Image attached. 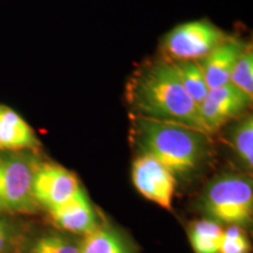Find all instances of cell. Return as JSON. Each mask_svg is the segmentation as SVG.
<instances>
[{
	"instance_id": "6da1fadb",
	"label": "cell",
	"mask_w": 253,
	"mask_h": 253,
	"mask_svg": "<svg viewBox=\"0 0 253 253\" xmlns=\"http://www.w3.org/2000/svg\"><path fill=\"white\" fill-rule=\"evenodd\" d=\"M126 101L132 116L182 123L205 131L199 107L185 91L175 63L168 59L147 63L132 74L126 84Z\"/></svg>"
},
{
	"instance_id": "7a4b0ae2",
	"label": "cell",
	"mask_w": 253,
	"mask_h": 253,
	"mask_svg": "<svg viewBox=\"0 0 253 253\" xmlns=\"http://www.w3.org/2000/svg\"><path fill=\"white\" fill-rule=\"evenodd\" d=\"M211 135L170 121L132 116L130 140L138 155L155 158L175 177L188 176L202 166L211 149Z\"/></svg>"
},
{
	"instance_id": "3957f363",
	"label": "cell",
	"mask_w": 253,
	"mask_h": 253,
	"mask_svg": "<svg viewBox=\"0 0 253 253\" xmlns=\"http://www.w3.org/2000/svg\"><path fill=\"white\" fill-rule=\"evenodd\" d=\"M199 205L205 218L220 225H249L253 213L252 179L238 173H221L204 189Z\"/></svg>"
},
{
	"instance_id": "277c9868",
	"label": "cell",
	"mask_w": 253,
	"mask_h": 253,
	"mask_svg": "<svg viewBox=\"0 0 253 253\" xmlns=\"http://www.w3.org/2000/svg\"><path fill=\"white\" fill-rule=\"evenodd\" d=\"M38 166L31 151L0 154V213H31L37 210L32 186Z\"/></svg>"
},
{
	"instance_id": "5b68a950",
	"label": "cell",
	"mask_w": 253,
	"mask_h": 253,
	"mask_svg": "<svg viewBox=\"0 0 253 253\" xmlns=\"http://www.w3.org/2000/svg\"><path fill=\"white\" fill-rule=\"evenodd\" d=\"M225 38L224 32L208 19L186 21L173 27L164 38L166 59L172 62L199 61Z\"/></svg>"
},
{
	"instance_id": "8992f818",
	"label": "cell",
	"mask_w": 253,
	"mask_h": 253,
	"mask_svg": "<svg viewBox=\"0 0 253 253\" xmlns=\"http://www.w3.org/2000/svg\"><path fill=\"white\" fill-rule=\"evenodd\" d=\"M131 179L144 198L171 210L177 182L175 175L162 163L147 155H138L132 162Z\"/></svg>"
},
{
	"instance_id": "52a82bcc",
	"label": "cell",
	"mask_w": 253,
	"mask_h": 253,
	"mask_svg": "<svg viewBox=\"0 0 253 253\" xmlns=\"http://www.w3.org/2000/svg\"><path fill=\"white\" fill-rule=\"evenodd\" d=\"M252 100L232 84L210 89L199 106L204 130L211 135L232 120L242 118L251 107Z\"/></svg>"
},
{
	"instance_id": "ba28073f",
	"label": "cell",
	"mask_w": 253,
	"mask_h": 253,
	"mask_svg": "<svg viewBox=\"0 0 253 253\" xmlns=\"http://www.w3.org/2000/svg\"><path fill=\"white\" fill-rule=\"evenodd\" d=\"M81 189L77 176L61 166L39 164L34 172V201L48 211L68 202Z\"/></svg>"
},
{
	"instance_id": "9c48e42d",
	"label": "cell",
	"mask_w": 253,
	"mask_h": 253,
	"mask_svg": "<svg viewBox=\"0 0 253 253\" xmlns=\"http://www.w3.org/2000/svg\"><path fill=\"white\" fill-rule=\"evenodd\" d=\"M48 212L59 230L75 236H86L100 225L96 211L84 189Z\"/></svg>"
},
{
	"instance_id": "30bf717a",
	"label": "cell",
	"mask_w": 253,
	"mask_h": 253,
	"mask_svg": "<svg viewBox=\"0 0 253 253\" xmlns=\"http://www.w3.org/2000/svg\"><path fill=\"white\" fill-rule=\"evenodd\" d=\"M245 46L240 40L226 37L205 58L199 60L209 89L230 84L231 74Z\"/></svg>"
},
{
	"instance_id": "8fae6325",
	"label": "cell",
	"mask_w": 253,
	"mask_h": 253,
	"mask_svg": "<svg viewBox=\"0 0 253 253\" xmlns=\"http://www.w3.org/2000/svg\"><path fill=\"white\" fill-rule=\"evenodd\" d=\"M39 144L26 121L8 107L0 106V149L20 151L33 149Z\"/></svg>"
},
{
	"instance_id": "7c38bea8",
	"label": "cell",
	"mask_w": 253,
	"mask_h": 253,
	"mask_svg": "<svg viewBox=\"0 0 253 253\" xmlns=\"http://www.w3.org/2000/svg\"><path fill=\"white\" fill-rule=\"evenodd\" d=\"M81 239L65 231H46L25 239L20 253H80Z\"/></svg>"
},
{
	"instance_id": "4fadbf2b",
	"label": "cell",
	"mask_w": 253,
	"mask_h": 253,
	"mask_svg": "<svg viewBox=\"0 0 253 253\" xmlns=\"http://www.w3.org/2000/svg\"><path fill=\"white\" fill-rule=\"evenodd\" d=\"M80 253H134L118 230L112 226L100 225L81 239Z\"/></svg>"
},
{
	"instance_id": "5bb4252c",
	"label": "cell",
	"mask_w": 253,
	"mask_h": 253,
	"mask_svg": "<svg viewBox=\"0 0 253 253\" xmlns=\"http://www.w3.org/2000/svg\"><path fill=\"white\" fill-rule=\"evenodd\" d=\"M223 226L217 221L203 218L191 223L189 239L195 253H219Z\"/></svg>"
},
{
	"instance_id": "9a60e30c",
	"label": "cell",
	"mask_w": 253,
	"mask_h": 253,
	"mask_svg": "<svg viewBox=\"0 0 253 253\" xmlns=\"http://www.w3.org/2000/svg\"><path fill=\"white\" fill-rule=\"evenodd\" d=\"M230 143L242 166L246 170L253 168V118L245 114L230 131Z\"/></svg>"
},
{
	"instance_id": "2e32d148",
	"label": "cell",
	"mask_w": 253,
	"mask_h": 253,
	"mask_svg": "<svg viewBox=\"0 0 253 253\" xmlns=\"http://www.w3.org/2000/svg\"><path fill=\"white\" fill-rule=\"evenodd\" d=\"M173 63L185 91L199 107L210 90L201 63L199 61H177Z\"/></svg>"
},
{
	"instance_id": "e0dca14e",
	"label": "cell",
	"mask_w": 253,
	"mask_h": 253,
	"mask_svg": "<svg viewBox=\"0 0 253 253\" xmlns=\"http://www.w3.org/2000/svg\"><path fill=\"white\" fill-rule=\"evenodd\" d=\"M230 84L253 99V50L251 45L245 46L237 60Z\"/></svg>"
},
{
	"instance_id": "ac0fdd59",
	"label": "cell",
	"mask_w": 253,
	"mask_h": 253,
	"mask_svg": "<svg viewBox=\"0 0 253 253\" xmlns=\"http://www.w3.org/2000/svg\"><path fill=\"white\" fill-rule=\"evenodd\" d=\"M24 242L20 226L8 218L0 216V253H20Z\"/></svg>"
},
{
	"instance_id": "d6986e66",
	"label": "cell",
	"mask_w": 253,
	"mask_h": 253,
	"mask_svg": "<svg viewBox=\"0 0 253 253\" xmlns=\"http://www.w3.org/2000/svg\"><path fill=\"white\" fill-rule=\"evenodd\" d=\"M219 253H251V243L242 226L229 225L224 229Z\"/></svg>"
}]
</instances>
